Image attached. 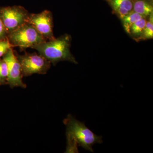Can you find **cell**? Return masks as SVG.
I'll list each match as a JSON object with an SVG mask.
<instances>
[{"label": "cell", "mask_w": 153, "mask_h": 153, "mask_svg": "<svg viewBox=\"0 0 153 153\" xmlns=\"http://www.w3.org/2000/svg\"><path fill=\"white\" fill-rule=\"evenodd\" d=\"M2 59L5 61L7 66L8 84L11 88L17 87L26 88L27 85L22 80L23 75L21 65L13 48L9 50Z\"/></svg>", "instance_id": "obj_7"}, {"label": "cell", "mask_w": 153, "mask_h": 153, "mask_svg": "<svg viewBox=\"0 0 153 153\" xmlns=\"http://www.w3.org/2000/svg\"><path fill=\"white\" fill-rule=\"evenodd\" d=\"M13 47L11 45L8 38L0 41V59L9 50Z\"/></svg>", "instance_id": "obj_14"}, {"label": "cell", "mask_w": 153, "mask_h": 153, "mask_svg": "<svg viewBox=\"0 0 153 153\" xmlns=\"http://www.w3.org/2000/svg\"><path fill=\"white\" fill-rule=\"evenodd\" d=\"M145 17H143L139 21L136 22L132 26L130 30V34L134 35H140L144 29L147 21Z\"/></svg>", "instance_id": "obj_12"}, {"label": "cell", "mask_w": 153, "mask_h": 153, "mask_svg": "<svg viewBox=\"0 0 153 153\" xmlns=\"http://www.w3.org/2000/svg\"><path fill=\"white\" fill-rule=\"evenodd\" d=\"M113 10L123 19L131 13L133 8V0H107Z\"/></svg>", "instance_id": "obj_8"}, {"label": "cell", "mask_w": 153, "mask_h": 153, "mask_svg": "<svg viewBox=\"0 0 153 153\" xmlns=\"http://www.w3.org/2000/svg\"><path fill=\"white\" fill-rule=\"evenodd\" d=\"M7 35L4 26L0 19V41L7 38Z\"/></svg>", "instance_id": "obj_15"}, {"label": "cell", "mask_w": 153, "mask_h": 153, "mask_svg": "<svg viewBox=\"0 0 153 153\" xmlns=\"http://www.w3.org/2000/svg\"><path fill=\"white\" fill-rule=\"evenodd\" d=\"M141 15L132 11L131 13L124 17L122 19L123 23L124 28L126 32L128 34H130V30L132 26L140 19L143 18Z\"/></svg>", "instance_id": "obj_10"}, {"label": "cell", "mask_w": 153, "mask_h": 153, "mask_svg": "<svg viewBox=\"0 0 153 153\" xmlns=\"http://www.w3.org/2000/svg\"><path fill=\"white\" fill-rule=\"evenodd\" d=\"M106 1H107V0H106Z\"/></svg>", "instance_id": "obj_16"}, {"label": "cell", "mask_w": 153, "mask_h": 153, "mask_svg": "<svg viewBox=\"0 0 153 153\" xmlns=\"http://www.w3.org/2000/svg\"><path fill=\"white\" fill-rule=\"evenodd\" d=\"M11 45L21 49L32 48L47 41L32 25L25 23L7 35Z\"/></svg>", "instance_id": "obj_3"}, {"label": "cell", "mask_w": 153, "mask_h": 153, "mask_svg": "<svg viewBox=\"0 0 153 153\" xmlns=\"http://www.w3.org/2000/svg\"><path fill=\"white\" fill-rule=\"evenodd\" d=\"M66 127L67 147L66 153H78V147L86 150L94 152L92 146L96 143H102V137L97 135L81 122L68 114L63 120Z\"/></svg>", "instance_id": "obj_1"}, {"label": "cell", "mask_w": 153, "mask_h": 153, "mask_svg": "<svg viewBox=\"0 0 153 153\" xmlns=\"http://www.w3.org/2000/svg\"><path fill=\"white\" fill-rule=\"evenodd\" d=\"M16 55L21 65L23 76L46 74L51 67V63L39 54L26 52L23 55Z\"/></svg>", "instance_id": "obj_4"}, {"label": "cell", "mask_w": 153, "mask_h": 153, "mask_svg": "<svg viewBox=\"0 0 153 153\" xmlns=\"http://www.w3.org/2000/svg\"><path fill=\"white\" fill-rule=\"evenodd\" d=\"M139 39H152L153 37V13L150 15L149 19L146 22L144 29Z\"/></svg>", "instance_id": "obj_11"}, {"label": "cell", "mask_w": 153, "mask_h": 153, "mask_svg": "<svg viewBox=\"0 0 153 153\" xmlns=\"http://www.w3.org/2000/svg\"><path fill=\"white\" fill-rule=\"evenodd\" d=\"M133 11L146 17L153 13L152 0H133Z\"/></svg>", "instance_id": "obj_9"}, {"label": "cell", "mask_w": 153, "mask_h": 153, "mask_svg": "<svg viewBox=\"0 0 153 153\" xmlns=\"http://www.w3.org/2000/svg\"><path fill=\"white\" fill-rule=\"evenodd\" d=\"M7 66L5 61L0 59V85L8 84Z\"/></svg>", "instance_id": "obj_13"}, {"label": "cell", "mask_w": 153, "mask_h": 153, "mask_svg": "<svg viewBox=\"0 0 153 153\" xmlns=\"http://www.w3.org/2000/svg\"><path fill=\"white\" fill-rule=\"evenodd\" d=\"M71 41V36L66 34L36 45L33 49H36L53 65L62 61L76 64L77 61L70 50Z\"/></svg>", "instance_id": "obj_2"}, {"label": "cell", "mask_w": 153, "mask_h": 153, "mask_svg": "<svg viewBox=\"0 0 153 153\" xmlns=\"http://www.w3.org/2000/svg\"><path fill=\"white\" fill-rule=\"evenodd\" d=\"M29 14L28 11L22 6L0 7V19L7 34L27 23Z\"/></svg>", "instance_id": "obj_5"}, {"label": "cell", "mask_w": 153, "mask_h": 153, "mask_svg": "<svg viewBox=\"0 0 153 153\" xmlns=\"http://www.w3.org/2000/svg\"><path fill=\"white\" fill-rule=\"evenodd\" d=\"M27 23L33 26L47 41L55 38L53 34V16L50 11L45 10L39 13H30Z\"/></svg>", "instance_id": "obj_6"}]
</instances>
